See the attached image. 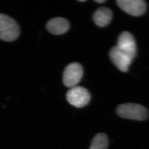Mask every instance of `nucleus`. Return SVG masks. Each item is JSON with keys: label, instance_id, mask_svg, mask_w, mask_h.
<instances>
[{"label": "nucleus", "instance_id": "1", "mask_svg": "<svg viewBox=\"0 0 149 149\" xmlns=\"http://www.w3.org/2000/svg\"><path fill=\"white\" fill-rule=\"evenodd\" d=\"M116 113L122 118L136 121H144L149 117V111L147 108L136 103L121 104L117 108Z\"/></svg>", "mask_w": 149, "mask_h": 149}, {"label": "nucleus", "instance_id": "2", "mask_svg": "<svg viewBox=\"0 0 149 149\" xmlns=\"http://www.w3.org/2000/svg\"><path fill=\"white\" fill-rule=\"evenodd\" d=\"M18 24L13 18L0 14V39L3 41L12 42L18 38L19 34Z\"/></svg>", "mask_w": 149, "mask_h": 149}, {"label": "nucleus", "instance_id": "3", "mask_svg": "<svg viewBox=\"0 0 149 149\" xmlns=\"http://www.w3.org/2000/svg\"><path fill=\"white\" fill-rule=\"evenodd\" d=\"M66 98L68 102L76 108H82L89 102L91 96L86 89L75 86L68 91Z\"/></svg>", "mask_w": 149, "mask_h": 149}, {"label": "nucleus", "instance_id": "4", "mask_svg": "<svg viewBox=\"0 0 149 149\" xmlns=\"http://www.w3.org/2000/svg\"><path fill=\"white\" fill-rule=\"evenodd\" d=\"M83 75V69L80 64L72 63L66 67L63 72V82L67 87H74L80 82Z\"/></svg>", "mask_w": 149, "mask_h": 149}, {"label": "nucleus", "instance_id": "5", "mask_svg": "<svg viewBox=\"0 0 149 149\" xmlns=\"http://www.w3.org/2000/svg\"><path fill=\"white\" fill-rule=\"evenodd\" d=\"M116 3L125 13L135 17L141 16L146 10V3L143 0H117Z\"/></svg>", "mask_w": 149, "mask_h": 149}, {"label": "nucleus", "instance_id": "6", "mask_svg": "<svg viewBox=\"0 0 149 149\" xmlns=\"http://www.w3.org/2000/svg\"><path fill=\"white\" fill-rule=\"evenodd\" d=\"M117 47L133 59L136 55V47L135 39L132 34L124 31L119 35Z\"/></svg>", "mask_w": 149, "mask_h": 149}, {"label": "nucleus", "instance_id": "7", "mask_svg": "<svg viewBox=\"0 0 149 149\" xmlns=\"http://www.w3.org/2000/svg\"><path fill=\"white\" fill-rule=\"evenodd\" d=\"M110 57L111 61L121 72H127L132 59L122 51L118 47H113L110 52Z\"/></svg>", "mask_w": 149, "mask_h": 149}, {"label": "nucleus", "instance_id": "8", "mask_svg": "<svg viewBox=\"0 0 149 149\" xmlns=\"http://www.w3.org/2000/svg\"><path fill=\"white\" fill-rule=\"evenodd\" d=\"M47 28L50 33L54 35H61L69 30L70 24L65 18L56 17L48 21Z\"/></svg>", "mask_w": 149, "mask_h": 149}, {"label": "nucleus", "instance_id": "9", "mask_svg": "<svg viewBox=\"0 0 149 149\" xmlns=\"http://www.w3.org/2000/svg\"><path fill=\"white\" fill-rule=\"evenodd\" d=\"M113 13L111 10L105 7H100L96 10L93 15V20L99 27H104L111 21Z\"/></svg>", "mask_w": 149, "mask_h": 149}, {"label": "nucleus", "instance_id": "10", "mask_svg": "<svg viewBox=\"0 0 149 149\" xmlns=\"http://www.w3.org/2000/svg\"><path fill=\"white\" fill-rule=\"evenodd\" d=\"M109 139L105 134L99 133L94 136L92 141L89 149H107Z\"/></svg>", "mask_w": 149, "mask_h": 149}, {"label": "nucleus", "instance_id": "11", "mask_svg": "<svg viewBox=\"0 0 149 149\" xmlns=\"http://www.w3.org/2000/svg\"><path fill=\"white\" fill-rule=\"evenodd\" d=\"M94 1L96 3H102L105 2L106 1V0H95Z\"/></svg>", "mask_w": 149, "mask_h": 149}, {"label": "nucleus", "instance_id": "12", "mask_svg": "<svg viewBox=\"0 0 149 149\" xmlns=\"http://www.w3.org/2000/svg\"><path fill=\"white\" fill-rule=\"evenodd\" d=\"M79 1L80 2H84V1H86V0H79Z\"/></svg>", "mask_w": 149, "mask_h": 149}]
</instances>
